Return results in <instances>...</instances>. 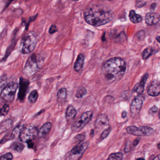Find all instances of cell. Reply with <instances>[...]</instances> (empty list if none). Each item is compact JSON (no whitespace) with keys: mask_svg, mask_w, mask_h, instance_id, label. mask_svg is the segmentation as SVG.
Segmentation results:
<instances>
[{"mask_svg":"<svg viewBox=\"0 0 160 160\" xmlns=\"http://www.w3.org/2000/svg\"><path fill=\"white\" fill-rule=\"evenodd\" d=\"M84 15L87 23L94 26L104 25L112 19L111 12L100 5L90 6L85 11Z\"/></svg>","mask_w":160,"mask_h":160,"instance_id":"1","label":"cell"},{"mask_svg":"<svg viewBox=\"0 0 160 160\" xmlns=\"http://www.w3.org/2000/svg\"><path fill=\"white\" fill-rule=\"evenodd\" d=\"M126 65L121 58H112L107 60L102 67V72L108 81H113L121 78L125 74Z\"/></svg>","mask_w":160,"mask_h":160,"instance_id":"2","label":"cell"},{"mask_svg":"<svg viewBox=\"0 0 160 160\" xmlns=\"http://www.w3.org/2000/svg\"><path fill=\"white\" fill-rule=\"evenodd\" d=\"M43 60L39 55L33 54L27 59L24 69V73L28 77L37 73L43 65Z\"/></svg>","mask_w":160,"mask_h":160,"instance_id":"3","label":"cell"},{"mask_svg":"<svg viewBox=\"0 0 160 160\" xmlns=\"http://www.w3.org/2000/svg\"><path fill=\"white\" fill-rule=\"evenodd\" d=\"M37 44V39L34 32H30L25 35L20 41L19 49L24 54H29L34 51Z\"/></svg>","mask_w":160,"mask_h":160,"instance_id":"4","label":"cell"},{"mask_svg":"<svg viewBox=\"0 0 160 160\" xmlns=\"http://www.w3.org/2000/svg\"><path fill=\"white\" fill-rule=\"evenodd\" d=\"M38 134L37 128L35 126L33 125H29L26 126H23L19 134V139L22 142H27L35 139Z\"/></svg>","mask_w":160,"mask_h":160,"instance_id":"5","label":"cell"},{"mask_svg":"<svg viewBox=\"0 0 160 160\" xmlns=\"http://www.w3.org/2000/svg\"><path fill=\"white\" fill-rule=\"evenodd\" d=\"M93 112L92 111H86L82 115L80 118L77 119L73 124L71 129L75 132H79L84 128L92 119Z\"/></svg>","mask_w":160,"mask_h":160,"instance_id":"6","label":"cell"},{"mask_svg":"<svg viewBox=\"0 0 160 160\" xmlns=\"http://www.w3.org/2000/svg\"><path fill=\"white\" fill-rule=\"evenodd\" d=\"M18 88L16 83L11 82L5 85L1 90V97L7 102H11L14 99L16 93Z\"/></svg>","mask_w":160,"mask_h":160,"instance_id":"7","label":"cell"},{"mask_svg":"<svg viewBox=\"0 0 160 160\" xmlns=\"http://www.w3.org/2000/svg\"><path fill=\"white\" fill-rule=\"evenodd\" d=\"M89 146L87 142L82 143H79L71 149L68 154L66 159L69 160H79L81 158L85 152L86 150Z\"/></svg>","mask_w":160,"mask_h":160,"instance_id":"8","label":"cell"},{"mask_svg":"<svg viewBox=\"0 0 160 160\" xmlns=\"http://www.w3.org/2000/svg\"><path fill=\"white\" fill-rule=\"evenodd\" d=\"M128 133L136 136H150L153 133V129L149 127L142 126L137 127L135 126H130L126 128Z\"/></svg>","mask_w":160,"mask_h":160,"instance_id":"9","label":"cell"},{"mask_svg":"<svg viewBox=\"0 0 160 160\" xmlns=\"http://www.w3.org/2000/svg\"><path fill=\"white\" fill-rule=\"evenodd\" d=\"M95 127L97 130H104L109 127V120L105 114L98 116L95 122Z\"/></svg>","mask_w":160,"mask_h":160,"instance_id":"10","label":"cell"},{"mask_svg":"<svg viewBox=\"0 0 160 160\" xmlns=\"http://www.w3.org/2000/svg\"><path fill=\"white\" fill-rule=\"evenodd\" d=\"M144 99L142 96H138L135 97L130 105V111L132 115H136L141 110L143 105Z\"/></svg>","mask_w":160,"mask_h":160,"instance_id":"11","label":"cell"},{"mask_svg":"<svg viewBox=\"0 0 160 160\" xmlns=\"http://www.w3.org/2000/svg\"><path fill=\"white\" fill-rule=\"evenodd\" d=\"M29 81L26 79L20 78L19 81V90L18 98L21 101H24L26 95L27 88L29 85Z\"/></svg>","mask_w":160,"mask_h":160,"instance_id":"12","label":"cell"},{"mask_svg":"<svg viewBox=\"0 0 160 160\" xmlns=\"http://www.w3.org/2000/svg\"><path fill=\"white\" fill-rule=\"evenodd\" d=\"M147 93L150 96H157L160 94V83L157 80H153L147 87Z\"/></svg>","mask_w":160,"mask_h":160,"instance_id":"13","label":"cell"},{"mask_svg":"<svg viewBox=\"0 0 160 160\" xmlns=\"http://www.w3.org/2000/svg\"><path fill=\"white\" fill-rule=\"evenodd\" d=\"M160 20V16L154 12L149 13L145 17L146 23L149 25H153L158 23Z\"/></svg>","mask_w":160,"mask_h":160,"instance_id":"14","label":"cell"},{"mask_svg":"<svg viewBox=\"0 0 160 160\" xmlns=\"http://www.w3.org/2000/svg\"><path fill=\"white\" fill-rule=\"evenodd\" d=\"M149 74L148 73H146L143 75V77L141 78L140 82L137 84L134 88V92H136L139 95L142 94L144 91V87L145 84L146 83V81L148 79Z\"/></svg>","mask_w":160,"mask_h":160,"instance_id":"15","label":"cell"},{"mask_svg":"<svg viewBox=\"0 0 160 160\" xmlns=\"http://www.w3.org/2000/svg\"><path fill=\"white\" fill-rule=\"evenodd\" d=\"M52 124L50 122L45 123L39 130L38 136L40 138H43L46 136L51 130Z\"/></svg>","mask_w":160,"mask_h":160,"instance_id":"16","label":"cell"},{"mask_svg":"<svg viewBox=\"0 0 160 160\" xmlns=\"http://www.w3.org/2000/svg\"><path fill=\"white\" fill-rule=\"evenodd\" d=\"M77 114V110L73 106L70 105L67 107L65 114L67 121H71L74 119L76 117Z\"/></svg>","mask_w":160,"mask_h":160,"instance_id":"17","label":"cell"},{"mask_svg":"<svg viewBox=\"0 0 160 160\" xmlns=\"http://www.w3.org/2000/svg\"><path fill=\"white\" fill-rule=\"evenodd\" d=\"M84 61V56L82 54H79L74 63V69L75 71L78 72L82 69V68L83 67Z\"/></svg>","mask_w":160,"mask_h":160,"instance_id":"18","label":"cell"},{"mask_svg":"<svg viewBox=\"0 0 160 160\" xmlns=\"http://www.w3.org/2000/svg\"><path fill=\"white\" fill-rule=\"evenodd\" d=\"M12 125L13 122L11 119H8L2 122L1 124V127H0L1 133L2 134L3 132H6L11 129L12 126Z\"/></svg>","mask_w":160,"mask_h":160,"instance_id":"19","label":"cell"},{"mask_svg":"<svg viewBox=\"0 0 160 160\" xmlns=\"http://www.w3.org/2000/svg\"><path fill=\"white\" fill-rule=\"evenodd\" d=\"M129 17L130 21L134 24L139 23L142 19V17L139 15L137 14L133 10L130 12Z\"/></svg>","mask_w":160,"mask_h":160,"instance_id":"20","label":"cell"},{"mask_svg":"<svg viewBox=\"0 0 160 160\" xmlns=\"http://www.w3.org/2000/svg\"><path fill=\"white\" fill-rule=\"evenodd\" d=\"M67 96V89L64 87L60 88L57 94V99L58 102L64 101L66 100Z\"/></svg>","mask_w":160,"mask_h":160,"instance_id":"21","label":"cell"},{"mask_svg":"<svg viewBox=\"0 0 160 160\" xmlns=\"http://www.w3.org/2000/svg\"><path fill=\"white\" fill-rule=\"evenodd\" d=\"M11 148L12 149L15 151L21 153L22 152V151L23 150L25 146L21 142H15L11 145Z\"/></svg>","mask_w":160,"mask_h":160,"instance_id":"22","label":"cell"},{"mask_svg":"<svg viewBox=\"0 0 160 160\" xmlns=\"http://www.w3.org/2000/svg\"><path fill=\"white\" fill-rule=\"evenodd\" d=\"M87 94V90L84 86H80L78 88L76 92L75 96L78 99H81Z\"/></svg>","mask_w":160,"mask_h":160,"instance_id":"23","label":"cell"},{"mask_svg":"<svg viewBox=\"0 0 160 160\" xmlns=\"http://www.w3.org/2000/svg\"><path fill=\"white\" fill-rule=\"evenodd\" d=\"M38 92L36 90H34L31 92L28 96V100L31 103H34L36 102L38 98Z\"/></svg>","mask_w":160,"mask_h":160,"instance_id":"24","label":"cell"},{"mask_svg":"<svg viewBox=\"0 0 160 160\" xmlns=\"http://www.w3.org/2000/svg\"><path fill=\"white\" fill-rule=\"evenodd\" d=\"M153 50L152 48H148L145 49L142 53V58L143 59H147L152 56L153 53Z\"/></svg>","mask_w":160,"mask_h":160,"instance_id":"25","label":"cell"},{"mask_svg":"<svg viewBox=\"0 0 160 160\" xmlns=\"http://www.w3.org/2000/svg\"><path fill=\"white\" fill-rule=\"evenodd\" d=\"M123 159V154L121 153H111L108 156L107 160H122Z\"/></svg>","mask_w":160,"mask_h":160,"instance_id":"26","label":"cell"},{"mask_svg":"<svg viewBox=\"0 0 160 160\" xmlns=\"http://www.w3.org/2000/svg\"><path fill=\"white\" fill-rule=\"evenodd\" d=\"M10 110V107L7 104H5L1 109V116H5L7 115Z\"/></svg>","mask_w":160,"mask_h":160,"instance_id":"27","label":"cell"},{"mask_svg":"<svg viewBox=\"0 0 160 160\" xmlns=\"http://www.w3.org/2000/svg\"><path fill=\"white\" fill-rule=\"evenodd\" d=\"M111 131V128L110 127H108L106 129L104 130L103 131V132H102V134H101V137H100V138H101V140H103V139H105L108 136V135H109V133H110V131Z\"/></svg>","mask_w":160,"mask_h":160,"instance_id":"28","label":"cell"},{"mask_svg":"<svg viewBox=\"0 0 160 160\" xmlns=\"http://www.w3.org/2000/svg\"><path fill=\"white\" fill-rule=\"evenodd\" d=\"M13 156L11 153H7L3 155H1L0 157L1 160H12Z\"/></svg>","mask_w":160,"mask_h":160,"instance_id":"29","label":"cell"},{"mask_svg":"<svg viewBox=\"0 0 160 160\" xmlns=\"http://www.w3.org/2000/svg\"><path fill=\"white\" fill-rule=\"evenodd\" d=\"M85 139V135L83 134H79L75 137V140L76 142L81 143Z\"/></svg>","mask_w":160,"mask_h":160,"instance_id":"30","label":"cell"},{"mask_svg":"<svg viewBox=\"0 0 160 160\" xmlns=\"http://www.w3.org/2000/svg\"><path fill=\"white\" fill-rule=\"evenodd\" d=\"M58 28L55 25H53L50 26L49 29V33L50 34H53L57 32Z\"/></svg>","mask_w":160,"mask_h":160,"instance_id":"31","label":"cell"},{"mask_svg":"<svg viewBox=\"0 0 160 160\" xmlns=\"http://www.w3.org/2000/svg\"><path fill=\"white\" fill-rule=\"evenodd\" d=\"M28 145V147L29 149H32L34 147V143L33 142V140H30V141H27L26 142Z\"/></svg>","mask_w":160,"mask_h":160,"instance_id":"32","label":"cell"},{"mask_svg":"<svg viewBox=\"0 0 160 160\" xmlns=\"http://www.w3.org/2000/svg\"><path fill=\"white\" fill-rule=\"evenodd\" d=\"M157 110H158V108H157V107L155 106L153 107L150 109V111L152 112V113H155V112H157Z\"/></svg>","mask_w":160,"mask_h":160,"instance_id":"33","label":"cell"},{"mask_svg":"<svg viewBox=\"0 0 160 160\" xmlns=\"http://www.w3.org/2000/svg\"><path fill=\"white\" fill-rule=\"evenodd\" d=\"M139 140L138 139H136L134 140V142H133V145L134 146H137L138 144L139 143Z\"/></svg>","mask_w":160,"mask_h":160,"instance_id":"34","label":"cell"},{"mask_svg":"<svg viewBox=\"0 0 160 160\" xmlns=\"http://www.w3.org/2000/svg\"><path fill=\"white\" fill-rule=\"evenodd\" d=\"M127 114V112H126V111H123V113H122V117L124 118L126 117Z\"/></svg>","mask_w":160,"mask_h":160,"instance_id":"35","label":"cell"},{"mask_svg":"<svg viewBox=\"0 0 160 160\" xmlns=\"http://www.w3.org/2000/svg\"><path fill=\"white\" fill-rule=\"evenodd\" d=\"M156 39L157 41H158L159 43H160V36H158L156 37Z\"/></svg>","mask_w":160,"mask_h":160,"instance_id":"36","label":"cell"},{"mask_svg":"<svg viewBox=\"0 0 160 160\" xmlns=\"http://www.w3.org/2000/svg\"><path fill=\"white\" fill-rule=\"evenodd\" d=\"M155 6H156V4H155V3H153V4H152L151 8H153V9H154Z\"/></svg>","mask_w":160,"mask_h":160,"instance_id":"37","label":"cell"},{"mask_svg":"<svg viewBox=\"0 0 160 160\" xmlns=\"http://www.w3.org/2000/svg\"><path fill=\"white\" fill-rule=\"evenodd\" d=\"M94 130L93 129L91 130V132H90V135H94Z\"/></svg>","mask_w":160,"mask_h":160,"instance_id":"38","label":"cell"},{"mask_svg":"<svg viewBox=\"0 0 160 160\" xmlns=\"http://www.w3.org/2000/svg\"><path fill=\"white\" fill-rule=\"evenodd\" d=\"M157 148L159 149V150H160V143L158 144V146H157Z\"/></svg>","mask_w":160,"mask_h":160,"instance_id":"39","label":"cell"},{"mask_svg":"<svg viewBox=\"0 0 160 160\" xmlns=\"http://www.w3.org/2000/svg\"><path fill=\"white\" fill-rule=\"evenodd\" d=\"M159 118H160V112H159Z\"/></svg>","mask_w":160,"mask_h":160,"instance_id":"40","label":"cell"},{"mask_svg":"<svg viewBox=\"0 0 160 160\" xmlns=\"http://www.w3.org/2000/svg\"><path fill=\"white\" fill-rule=\"evenodd\" d=\"M73 1H78L79 0H73Z\"/></svg>","mask_w":160,"mask_h":160,"instance_id":"41","label":"cell"},{"mask_svg":"<svg viewBox=\"0 0 160 160\" xmlns=\"http://www.w3.org/2000/svg\"><path fill=\"white\" fill-rule=\"evenodd\" d=\"M10 1V2H11V0H8V1Z\"/></svg>","mask_w":160,"mask_h":160,"instance_id":"42","label":"cell"},{"mask_svg":"<svg viewBox=\"0 0 160 160\" xmlns=\"http://www.w3.org/2000/svg\"><path fill=\"white\" fill-rule=\"evenodd\" d=\"M108 1H113V0H108Z\"/></svg>","mask_w":160,"mask_h":160,"instance_id":"43","label":"cell"}]
</instances>
